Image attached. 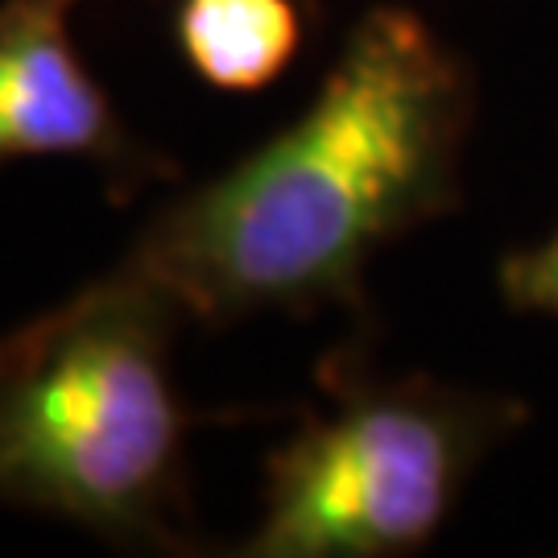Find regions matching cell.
Segmentation results:
<instances>
[{
  "label": "cell",
  "mask_w": 558,
  "mask_h": 558,
  "mask_svg": "<svg viewBox=\"0 0 558 558\" xmlns=\"http://www.w3.org/2000/svg\"><path fill=\"white\" fill-rule=\"evenodd\" d=\"M327 410L265 463L244 558H398L426 550L525 405L435 377H385L360 348L319 364Z\"/></svg>",
  "instance_id": "obj_3"
},
{
  "label": "cell",
  "mask_w": 558,
  "mask_h": 558,
  "mask_svg": "<svg viewBox=\"0 0 558 558\" xmlns=\"http://www.w3.org/2000/svg\"><path fill=\"white\" fill-rule=\"evenodd\" d=\"M500 294L518 315L558 319V228L534 248H518L500 260Z\"/></svg>",
  "instance_id": "obj_6"
},
{
  "label": "cell",
  "mask_w": 558,
  "mask_h": 558,
  "mask_svg": "<svg viewBox=\"0 0 558 558\" xmlns=\"http://www.w3.org/2000/svg\"><path fill=\"white\" fill-rule=\"evenodd\" d=\"M306 17V0H179L174 41L207 87L253 96L299 59Z\"/></svg>",
  "instance_id": "obj_5"
},
{
  "label": "cell",
  "mask_w": 558,
  "mask_h": 558,
  "mask_svg": "<svg viewBox=\"0 0 558 558\" xmlns=\"http://www.w3.org/2000/svg\"><path fill=\"white\" fill-rule=\"evenodd\" d=\"M71 0H0V166L80 158L141 182L158 158L124 133L117 108L75 54Z\"/></svg>",
  "instance_id": "obj_4"
},
{
  "label": "cell",
  "mask_w": 558,
  "mask_h": 558,
  "mask_svg": "<svg viewBox=\"0 0 558 558\" xmlns=\"http://www.w3.org/2000/svg\"><path fill=\"white\" fill-rule=\"evenodd\" d=\"M472 71L401 4L352 25L315 100L223 174L166 203L124 274L211 323L364 306L385 244L459 207Z\"/></svg>",
  "instance_id": "obj_1"
},
{
  "label": "cell",
  "mask_w": 558,
  "mask_h": 558,
  "mask_svg": "<svg viewBox=\"0 0 558 558\" xmlns=\"http://www.w3.org/2000/svg\"><path fill=\"white\" fill-rule=\"evenodd\" d=\"M182 311L112 269L0 339V500L117 546H179L186 410L170 380Z\"/></svg>",
  "instance_id": "obj_2"
},
{
  "label": "cell",
  "mask_w": 558,
  "mask_h": 558,
  "mask_svg": "<svg viewBox=\"0 0 558 558\" xmlns=\"http://www.w3.org/2000/svg\"><path fill=\"white\" fill-rule=\"evenodd\" d=\"M306 4H311V9H315V13H319V0H306Z\"/></svg>",
  "instance_id": "obj_7"
}]
</instances>
